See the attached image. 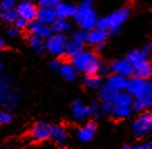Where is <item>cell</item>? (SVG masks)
<instances>
[{"label": "cell", "instance_id": "cell-1", "mask_svg": "<svg viewBox=\"0 0 152 149\" xmlns=\"http://www.w3.org/2000/svg\"><path fill=\"white\" fill-rule=\"evenodd\" d=\"M130 15H131V8L130 7H128V6L120 7L116 10H114L113 12L105 15L103 17H100L97 20L96 27L109 30L110 36L116 35L120 33L122 25L129 19Z\"/></svg>", "mask_w": 152, "mask_h": 149}, {"label": "cell", "instance_id": "cell-2", "mask_svg": "<svg viewBox=\"0 0 152 149\" xmlns=\"http://www.w3.org/2000/svg\"><path fill=\"white\" fill-rule=\"evenodd\" d=\"M93 5H94L93 0H82L77 5V11L73 18L78 27L86 29L88 32L96 27L99 20Z\"/></svg>", "mask_w": 152, "mask_h": 149}, {"label": "cell", "instance_id": "cell-3", "mask_svg": "<svg viewBox=\"0 0 152 149\" xmlns=\"http://www.w3.org/2000/svg\"><path fill=\"white\" fill-rule=\"evenodd\" d=\"M125 91H128L135 99H147L152 94V82L138 77H131L128 80Z\"/></svg>", "mask_w": 152, "mask_h": 149}, {"label": "cell", "instance_id": "cell-4", "mask_svg": "<svg viewBox=\"0 0 152 149\" xmlns=\"http://www.w3.org/2000/svg\"><path fill=\"white\" fill-rule=\"evenodd\" d=\"M67 37L62 34L53 33L48 38L45 39V49L55 57H63Z\"/></svg>", "mask_w": 152, "mask_h": 149}, {"label": "cell", "instance_id": "cell-5", "mask_svg": "<svg viewBox=\"0 0 152 149\" xmlns=\"http://www.w3.org/2000/svg\"><path fill=\"white\" fill-rule=\"evenodd\" d=\"M133 134L138 138L144 137L152 132V110L143 111L140 113L137 120L132 123Z\"/></svg>", "mask_w": 152, "mask_h": 149}, {"label": "cell", "instance_id": "cell-6", "mask_svg": "<svg viewBox=\"0 0 152 149\" xmlns=\"http://www.w3.org/2000/svg\"><path fill=\"white\" fill-rule=\"evenodd\" d=\"M18 99V95L10 90L8 80L6 77H0V106H6L7 109H14Z\"/></svg>", "mask_w": 152, "mask_h": 149}, {"label": "cell", "instance_id": "cell-7", "mask_svg": "<svg viewBox=\"0 0 152 149\" xmlns=\"http://www.w3.org/2000/svg\"><path fill=\"white\" fill-rule=\"evenodd\" d=\"M30 138L36 142H43L50 139L52 136V126L47 122H38L29 130Z\"/></svg>", "mask_w": 152, "mask_h": 149}, {"label": "cell", "instance_id": "cell-8", "mask_svg": "<svg viewBox=\"0 0 152 149\" xmlns=\"http://www.w3.org/2000/svg\"><path fill=\"white\" fill-rule=\"evenodd\" d=\"M95 55L96 54L93 53V52L84 49L78 55H76L75 57L72 58L71 64L75 68V70L77 72L85 73L87 71L88 66L91 65V63H92Z\"/></svg>", "mask_w": 152, "mask_h": 149}, {"label": "cell", "instance_id": "cell-9", "mask_svg": "<svg viewBox=\"0 0 152 149\" xmlns=\"http://www.w3.org/2000/svg\"><path fill=\"white\" fill-rule=\"evenodd\" d=\"M16 9L18 11L19 17L28 20V21H31V20L36 19L38 5L34 4V1H30V0H20L18 5L16 6Z\"/></svg>", "mask_w": 152, "mask_h": 149}, {"label": "cell", "instance_id": "cell-10", "mask_svg": "<svg viewBox=\"0 0 152 149\" xmlns=\"http://www.w3.org/2000/svg\"><path fill=\"white\" fill-rule=\"evenodd\" d=\"M26 30L28 32L29 35H34V36H37V37H40L43 39L48 38L53 34V29L50 25L42 23L37 19L29 21L28 27Z\"/></svg>", "mask_w": 152, "mask_h": 149}, {"label": "cell", "instance_id": "cell-11", "mask_svg": "<svg viewBox=\"0 0 152 149\" xmlns=\"http://www.w3.org/2000/svg\"><path fill=\"white\" fill-rule=\"evenodd\" d=\"M132 66L133 77H138V79H142V80H149L150 77H152V64L150 63L149 58L133 63Z\"/></svg>", "mask_w": 152, "mask_h": 149}, {"label": "cell", "instance_id": "cell-12", "mask_svg": "<svg viewBox=\"0 0 152 149\" xmlns=\"http://www.w3.org/2000/svg\"><path fill=\"white\" fill-rule=\"evenodd\" d=\"M110 68H111L112 73H115V74H119V75L125 77L132 76L133 66L126 58L115 59L110 64Z\"/></svg>", "mask_w": 152, "mask_h": 149}, {"label": "cell", "instance_id": "cell-13", "mask_svg": "<svg viewBox=\"0 0 152 149\" xmlns=\"http://www.w3.org/2000/svg\"><path fill=\"white\" fill-rule=\"evenodd\" d=\"M54 9H55L57 18L73 19L77 11V5L72 4L69 1H61Z\"/></svg>", "mask_w": 152, "mask_h": 149}, {"label": "cell", "instance_id": "cell-14", "mask_svg": "<svg viewBox=\"0 0 152 149\" xmlns=\"http://www.w3.org/2000/svg\"><path fill=\"white\" fill-rule=\"evenodd\" d=\"M109 37H110L109 30L95 27V28L91 29L90 32H88L87 43L93 45V46H96V45H100V44H105V42L107 40Z\"/></svg>", "mask_w": 152, "mask_h": 149}, {"label": "cell", "instance_id": "cell-15", "mask_svg": "<svg viewBox=\"0 0 152 149\" xmlns=\"http://www.w3.org/2000/svg\"><path fill=\"white\" fill-rule=\"evenodd\" d=\"M50 138L59 148H65L68 141L66 129L63 126H52V136Z\"/></svg>", "mask_w": 152, "mask_h": 149}, {"label": "cell", "instance_id": "cell-16", "mask_svg": "<svg viewBox=\"0 0 152 149\" xmlns=\"http://www.w3.org/2000/svg\"><path fill=\"white\" fill-rule=\"evenodd\" d=\"M84 44L78 43L74 39H67L66 45H65V51H64V57L72 59L73 57H75L76 55L81 53L82 51H84Z\"/></svg>", "mask_w": 152, "mask_h": 149}, {"label": "cell", "instance_id": "cell-17", "mask_svg": "<svg viewBox=\"0 0 152 149\" xmlns=\"http://www.w3.org/2000/svg\"><path fill=\"white\" fill-rule=\"evenodd\" d=\"M87 117H90V108L84 106L81 99L75 100L73 103V118L76 121H83Z\"/></svg>", "mask_w": 152, "mask_h": 149}, {"label": "cell", "instance_id": "cell-18", "mask_svg": "<svg viewBox=\"0 0 152 149\" xmlns=\"http://www.w3.org/2000/svg\"><path fill=\"white\" fill-rule=\"evenodd\" d=\"M57 16L55 12L54 8H49V7H38L37 10V16L36 19L45 23V24L52 25L55 20H56Z\"/></svg>", "mask_w": 152, "mask_h": 149}, {"label": "cell", "instance_id": "cell-19", "mask_svg": "<svg viewBox=\"0 0 152 149\" xmlns=\"http://www.w3.org/2000/svg\"><path fill=\"white\" fill-rule=\"evenodd\" d=\"M126 83H128V77L119 75V74H115V73H111L106 77V84H109L110 87L115 89L116 91H123V90H125Z\"/></svg>", "mask_w": 152, "mask_h": 149}, {"label": "cell", "instance_id": "cell-20", "mask_svg": "<svg viewBox=\"0 0 152 149\" xmlns=\"http://www.w3.org/2000/svg\"><path fill=\"white\" fill-rule=\"evenodd\" d=\"M53 33L55 34H62L66 35L72 30L73 24L69 19H64V18H56V20L53 23L52 25Z\"/></svg>", "mask_w": 152, "mask_h": 149}, {"label": "cell", "instance_id": "cell-21", "mask_svg": "<svg viewBox=\"0 0 152 149\" xmlns=\"http://www.w3.org/2000/svg\"><path fill=\"white\" fill-rule=\"evenodd\" d=\"M83 84L87 89L91 90H97L103 85V76L100 74H85L83 77Z\"/></svg>", "mask_w": 152, "mask_h": 149}, {"label": "cell", "instance_id": "cell-22", "mask_svg": "<svg viewBox=\"0 0 152 149\" xmlns=\"http://www.w3.org/2000/svg\"><path fill=\"white\" fill-rule=\"evenodd\" d=\"M134 101L133 98L128 91H119L118 94L113 100V104L115 106H132V103Z\"/></svg>", "mask_w": 152, "mask_h": 149}, {"label": "cell", "instance_id": "cell-23", "mask_svg": "<svg viewBox=\"0 0 152 149\" xmlns=\"http://www.w3.org/2000/svg\"><path fill=\"white\" fill-rule=\"evenodd\" d=\"M99 96L100 100L102 102H113V100L115 99V96L118 94V92L115 89H113L112 87H110L109 84H103L102 87L99 89Z\"/></svg>", "mask_w": 152, "mask_h": 149}, {"label": "cell", "instance_id": "cell-24", "mask_svg": "<svg viewBox=\"0 0 152 149\" xmlns=\"http://www.w3.org/2000/svg\"><path fill=\"white\" fill-rule=\"evenodd\" d=\"M27 40H28L30 48L38 55H42L46 51L45 49V39L37 37V36H34V35H28Z\"/></svg>", "mask_w": 152, "mask_h": 149}, {"label": "cell", "instance_id": "cell-25", "mask_svg": "<svg viewBox=\"0 0 152 149\" xmlns=\"http://www.w3.org/2000/svg\"><path fill=\"white\" fill-rule=\"evenodd\" d=\"M59 74L61 76L66 80V81H74L77 76V71L75 70V68L72 65L71 63H63V65L59 68Z\"/></svg>", "mask_w": 152, "mask_h": 149}, {"label": "cell", "instance_id": "cell-26", "mask_svg": "<svg viewBox=\"0 0 152 149\" xmlns=\"http://www.w3.org/2000/svg\"><path fill=\"white\" fill-rule=\"evenodd\" d=\"M19 18V15H18V11L16 8H10V9H6L4 10V12H2V21H5L7 25H14L17 19Z\"/></svg>", "mask_w": 152, "mask_h": 149}, {"label": "cell", "instance_id": "cell-27", "mask_svg": "<svg viewBox=\"0 0 152 149\" xmlns=\"http://www.w3.org/2000/svg\"><path fill=\"white\" fill-rule=\"evenodd\" d=\"M72 39H74V40L78 42V43H82V44L87 43V39H88V30L78 27V28L75 29V30L72 33Z\"/></svg>", "mask_w": 152, "mask_h": 149}, {"label": "cell", "instance_id": "cell-28", "mask_svg": "<svg viewBox=\"0 0 152 149\" xmlns=\"http://www.w3.org/2000/svg\"><path fill=\"white\" fill-rule=\"evenodd\" d=\"M131 115H132L131 106H115L112 117L116 119H125V118H129Z\"/></svg>", "mask_w": 152, "mask_h": 149}, {"label": "cell", "instance_id": "cell-29", "mask_svg": "<svg viewBox=\"0 0 152 149\" xmlns=\"http://www.w3.org/2000/svg\"><path fill=\"white\" fill-rule=\"evenodd\" d=\"M94 134H95V131L91 130L90 128H87L86 126H84L83 128H80V129L77 130V137H78V139L81 140V141H83V142H87V141H90V140L93 139Z\"/></svg>", "mask_w": 152, "mask_h": 149}, {"label": "cell", "instance_id": "cell-30", "mask_svg": "<svg viewBox=\"0 0 152 149\" xmlns=\"http://www.w3.org/2000/svg\"><path fill=\"white\" fill-rule=\"evenodd\" d=\"M90 117H92L93 119H99L102 117V109H101V106H99L95 101H92L90 103Z\"/></svg>", "mask_w": 152, "mask_h": 149}, {"label": "cell", "instance_id": "cell-31", "mask_svg": "<svg viewBox=\"0 0 152 149\" xmlns=\"http://www.w3.org/2000/svg\"><path fill=\"white\" fill-rule=\"evenodd\" d=\"M133 109L138 112H143L145 111V109H148V104L147 101L144 99H135L132 103Z\"/></svg>", "mask_w": 152, "mask_h": 149}, {"label": "cell", "instance_id": "cell-32", "mask_svg": "<svg viewBox=\"0 0 152 149\" xmlns=\"http://www.w3.org/2000/svg\"><path fill=\"white\" fill-rule=\"evenodd\" d=\"M20 0H0V8L2 10L10 9V8H16Z\"/></svg>", "mask_w": 152, "mask_h": 149}, {"label": "cell", "instance_id": "cell-33", "mask_svg": "<svg viewBox=\"0 0 152 149\" xmlns=\"http://www.w3.org/2000/svg\"><path fill=\"white\" fill-rule=\"evenodd\" d=\"M115 106L113 104V102H103V104L101 106L102 109V113L105 115H112Z\"/></svg>", "mask_w": 152, "mask_h": 149}, {"label": "cell", "instance_id": "cell-34", "mask_svg": "<svg viewBox=\"0 0 152 149\" xmlns=\"http://www.w3.org/2000/svg\"><path fill=\"white\" fill-rule=\"evenodd\" d=\"M62 0H38V7H49L55 8Z\"/></svg>", "mask_w": 152, "mask_h": 149}, {"label": "cell", "instance_id": "cell-35", "mask_svg": "<svg viewBox=\"0 0 152 149\" xmlns=\"http://www.w3.org/2000/svg\"><path fill=\"white\" fill-rule=\"evenodd\" d=\"M20 34H21V30L18 29L14 25H11L9 28L7 29V36L10 37V38H18Z\"/></svg>", "mask_w": 152, "mask_h": 149}, {"label": "cell", "instance_id": "cell-36", "mask_svg": "<svg viewBox=\"0 0 152 149\" xmlns=\"http://www.w3.org/2000/svg\"><path fill=\"white\" fill-rule=\"evenodd\" d=\"M12 120V115L7 111H0V125H8Z\"/></svg>", "mask_w": 152, "mask_h": 149}, {"label": "cell", "instance_id": "cell-37", "mask_svg": "<svg viewBox=\"0 0 152 149\" xmlns=\"http://www.w3.org/2000/svg\"><path fill=\"white\" fill-rule=\"evenodd\" d=\"M28 24H29L28 20H26V19H24V18H21V17H19L18 19H17V21L14 24V26H16L17 28L20 29V30L23 32V30H26V29H27Z\"/></svg>", "mask_w": 152, "mask_h": 149}, {"label": "cell", "instance_id": "cell-38", "mask_svg": "<svg viewBox=\"0 0 152 149\" xmlns=\"http://www.w3.org/2000/svg\"><path fill=\"white\" fill-rule=\"evenodd\" d=\"M111 73H112V71H111L110 65L102 63V64H101V66H100V68H99V72H97V74H100L101 76H107V75H110Z\"/></svg>", "mask_w": 152, "mask_h": 149}, {"label": "cell", "instance_id": "cell-39", "mask_svg": "<svg viewBox=\"0 0 152 149\" xmlns=\"http://www.w3.org/2000/svg\"><path fill=\"white\" fill-rule=\"evenodd\" d=\"M62 65H63V62L62 59H59V57L54 58V59H52L49 62V68H52L53 71H59V68H61Z\"/></svg>", "mask_w": 152, "mask_h": 149}, {"label": "cell", "instance_id": "cell-40", "mask_svg": "<svg viewBox=\"0 0 152 149\" xmlns=\"http://www.w3.org/2000/svg\"><path fill=\"white\" fill-rule=\"evenodd\" d=\"M141 49H142L143 52L147 54V55L150 56V54H152V38L149 39L147 43L144 44V46H143Z\"/></svg>", "mask_w": 152, "mask_h": 149}, {"label": "cell", "instance_id": "cell-41", "mask_svg": "<svg viewBox=\"0 0 152 149\" xmlns=\"http://www.w3.org/2000/svg\"><path fill=\"white\" fill-rule=\"evenodd\" d=\"M132 149H152V142L151 141H147V142H143V144L135 145Z\"/></svg>", "mask_w": 152, "mask_h": 149}, {"label": "cell", "instance_id": "cell-42", "mask_svg": "<svg viewBox=\"0 0 152 149\" xmlns=\"http://www.w3.org/2000/svg\"><path fill=\"white\" fill-rule=\"evenodd\" d=\"M85 126L87 128H90L91 130H93V131H96V129H97V126H96V123H95L94 121H88Z\"/></svg>", "mask_w": 152, "mask_h": 149}, {"label": "cell", "instance_id": "cell-43", "mask_svg": "<svg viewBox=\"0 0 152 149\" xmlns=\"http://www.w3.org/2000/svg\"><path fill=\"white\" fill-rule=\"evenodd\" d=\"M94 47H95V51L99 53V52H102V51L104 49L105 44H100V45H96V46H94Z\"/></svg>", "mask_w": 152, "mask_h": 149}, {"label": "cell", "instance_id": "cell-44", "mask_svg": "<svg viewBox=\"0 0 152 149\" xmlns=\"http://www.w3.org/2000/svg\"><path fill=\"white\" fill-rule=\"evenodd\" d=\"M147 104H148V108L150 110H152V94L147 99Z\"/></svg>", "mask_w": 152, "mask_h": 149}, {"label": "cell", "instance_id": "cell-45", "mask_svg": "<svg viewBox=\"0 0 152 149\" xmlns=\"http://www.w3.org/2000/svg\"><path fill=\"white\" fill-rule=\"evenodd\" d=\"M5 46H6L5 40H4V38H1V37H0V51H2V49L5 48Z\"/></svg>", "mask_w": 152, "mask_h": 149}, {"label": "cell", "instance_id": "cell-46", "mask_svg": "<svg viewBox=\"0 0 152 149\" xmlns=\"http://www.w3.org/2000/svg\"><path fill=\"white\" fill-rule=\"evenodd\" d=\"M2 12H4V10L0 8V20H2Z\"/></svg>", "mask_w": 152, "mask_h": 149}, {"label": "cell", "instance_id": "cell-47", "mask_svg": "<svg viewBox=\"0 0 152 149\" xmlns=\"http://www.w3.org/2000/svg\"><path fill=\"white\" fill-rule=\"evenodd\" d=\"M121 149H132V148H131L130 146H124V147H122Z\"/></svg>", "mask_w": 152, "mask_h": 149}, {"label": "cell", "instance_id": "cell-48", "mask_svg": "<svg viewBox=\"0 0 152 149\" xmlns=\"http://www.w3.org/2000/svg\"><path fill=\"white\" fill-rule=\"evenodd\" d=\"M1 68H2V64H1V61H0V71H1Z\"/></svg>", "mask_w": 152, "mask_h": 149}, {"label": "cell", "instance_id": "cell-49", "mask_svg": "<svg viewBox=\"0 0 152 149\" xmlns=\"http://www.w3.org/2000/svg\"><path fill=\"white\" fill-rule=\"evenodd\" d=\"M62 1H68V0H62Z\"/></svg>", "mask_w": 152, "mask_h": 149}, {"label": "cell", "instance_id": "cell-50", "mask_svg": "<svg viewBox=\"0 0 152 149\" xmlns=\"http://www.w3.org/2000/svg\"><path fill=\"white\" fill-rule=\"evenodd\" d=\"M9 149H16V148H9Z\"/></svg>", "mask_w": 152, "mask_h": 149}, {"label": "cell", "instance_id": "cell-51", "mask_svg": "<svg viewBox=\"0 0 152 149\" xmlns=\"http://www.w3.org/2000/svg\"><path fill=\"white\" fill-rule=\"evenodd\" d=\"M30 1H34V0H30Z\"/></svg>", "mask_w": 152, "mask_h": 149}]
</instances>
